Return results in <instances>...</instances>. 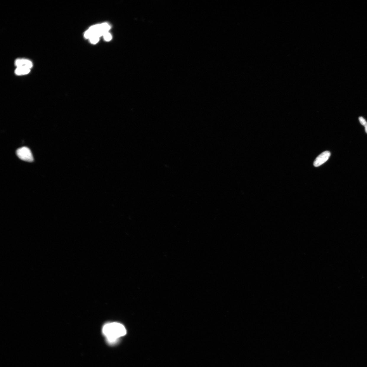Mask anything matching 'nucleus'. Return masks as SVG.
Returning a JSON list of instances; mask_svg holds the SVG:
<instances>
[{
    "mask_svg": "<svg viewBox=\"0 0 367 367\" xmlns=\"http://www.w3.org/2000/svg\"><path fill=\"white\" fill-rule=\"evenodd\" d=\"M104 334L109 343H114L119 338L125 336L127 331L122 324L118 323L107 324L102 329Z\"/></svg>",
    "mask_w": 367,
    "mask_h": 367,
    "instance_id": "nucleus-1",
    "label": "nucleus"
},
{
    "mask_svg": "<svg viewBox=\"0 0 367 367\" xmlns=\"http://www.w3.org/2000/svg\"><path fill=\"white\" fill-rule=\"evenodd\" d=\"M111 27L107 23L95 25L90 27L84 33V37L89 39L93 37L99 38L105 34L109 32Z\"/></svg>",
    "mask_w": 367,
    "mask_h": 367,
    "instance_id": "nucleus-2",
    "label": "nucleus"
},
{
    "mask_svg": "<svg viewBox=\"0 0 367 367\" xmlns=\"http://www.w3.org/2000/svg\"><path fill=\"white\" fill-rule=\"evenodd\" d=\"M16 153L17 156L22 161L31 162L34 160L33 154L28 148L24 147L19 148Z\"/></svg>",
    "mask_w": 367,
    "mask_h": 367,
    "instance_id": "nucleus-3",
    "label": "nucleus"
},
{
    "mask_svg": "<svg viewBox=\"0 0 367 367\" xmlns=\"http://www.w3.org/2000/svg\"><path fill=\"white\" fill-rule=\"evenodd\" d=\"M331 153L329 151H325L319 156L314 161L313 165L314 167H318L322 165L329 159Z\"/></svg>",
    "mask_w": 367,
    "mask_h": 367,
    "instance_id": "nucleus-4",
    "label": "nucleus"
},
{
    "mask_svg": "<svg viewBox=\"0 0 367 367\" xmlns=\"http://www.w3.org/2000/svg\"><path fill=\"white\" fill-rule=\"evenodd\" d=\"M15 65L17 67H25L31 68L33 67L32 62L28 59H18L15 60Z\"/></svg>",
    "mask_w": 367,
    "mask_h": 367,
    "instance_id": "nucleus-5",
    "label": "nucleus"
},
{
    "mask_svg": "<svg viewBox=\"0 0 367 367\" xmlns=\"http://www.w3.org/2000/svg\"><path fill=\"white\" fill-rule=\"evenodd\" d=\"M30 72V68L25 67H17L16 69L15 73L18 76H21V75L28 74Z\"/></svg>",
    "mask_w": 367,
    "mask_h": 367,
    "instance_id": "nucleus-6",
    "label": "nucleus"
},
{
    "mask_svg": "<svg viewBox=\"0 0 367 367\" xmlns=\"http://www.w3.org/2000/svg\"><path fill=\"white\" fill-rule=\"evenodd\" d=\"M103 36L104 40L106 41H109L112 39V36H111V34L109 32L105 34Z\"/></svg>",
    "mask_w": 367,
    "mask_h": 367,
    "instance_id": "nucleus-7",
    "label": "nucleus"
},
{
    "mask_svg": "<svg viewBox=\"0 0 367 367\" xmlns=\"http://www.w3.org/2000/svg\"><path fill=\"white\" fill-rule=\"evenodd\" d=\"M90 42L93 44H96L99 42V38L97 37H93L89 39Z\"/></svg>",
    "mask_w": 367,
    "mask_h": 367,
    "instance_id": "nucleus-8",
    "label": "nucleus"
},
{
    "mask_svg": "<svg viewBox=\"0 0 367 367\" xmlns=\"http://www.w3.org/2000/svg\"><path fill=\"white\" fill-rule=\"evenodd\" d=\"M359 120L361 124L362 125H363V126H366V125L367 124V122H366V120L364 119L363 117H360L359 118Z\"/></svg>",
    "mask_w": 367,
    "mask_h": 367,
    "instance_id": "nucleus-9",
    "label": "nucleus"
},
{
    "mask_svg": "<svg viewBox=\"0 0 367 367\" xmlns=\"http://www.w3.org/2000/svg\"><path fill=\"white\" fill-rule=\"evenodd\" d=\"M364 127H365L366 132L367 134V124L366 125V126H365Z\"/></svg>",
    "mask_w": 367,
    "mask_h": 367,
    "instance_id": "nucleus-10",
    "label": "nucleus"
}]
</instances>
